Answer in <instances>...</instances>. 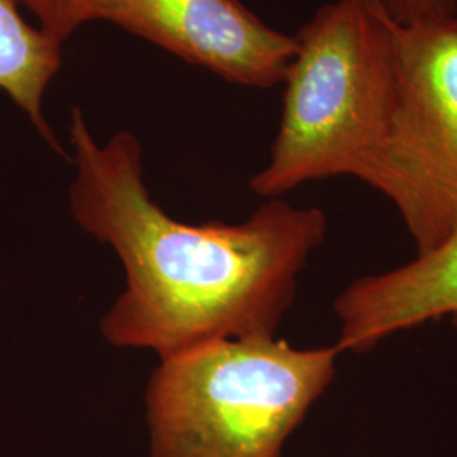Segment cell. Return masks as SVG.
I'll list each match as a JSON object with an SVG mask.
<instances>
[{"label": "cell", "mask_w": 457, "mask_h": 457, "mask_svg": "<svg viewBox=\"0 0 457 457\" xmlns=\"http://www.w3.org/2000/svg\"><path fill=\"white\" fill-rule=\"evenodd\" d=\"M70 143L73 219L111 245L126 271L124 292L100 322L109 343L166 360L204 344L277 334L302 270L326 241V213L270 198L243 224H187L149 195L132 132L98 145L75 107Z\"/></svg>", "instance_id": "1"}, {"label": "cell", "mask_w": 457, "mask_h": 457, "mask_svg": "<svg viewBox=\"0 0 457 457\" xmlns=\"http://www.w3.org/2000/svg\"><path fill=\"white\" fill-rule=\"evenodd\" d=\"M400 28L383 0H334L295 34L270 162L249 180L256 195L358 179L392 112Z\"/></svg>", "instance_id": "2"}, {"label": "cell", "mask_w": 457, "mask_h": 457, "mask_svg": "<svg viewBox=\"0 0 457 457\" xmlns=\"http://www.w3.org/2000/svg\"><path fill=\"white\" fill-rule=\"evenodd\" d=\"M343 353L285 339L204 344L162 360L146 390L151 457H283Z\"/></svg>", "instance_id": "3"}, {"label": "cell", "mask_w": 457, "mask_h": 457, "mask_svg": "<svg viewBox=\"0 0 457 457\" xmlns=\"http://www.w3.org/2000/svg\"><path fill=\"white\" fill-rule=\"evenodd\" d=\"M358 180L386 196L417 253L457 230V16L402 24L385 132Z\"/></svg>", "instance_id": "4"}, {"label": "cell", "mask_w": 457, "mask_h": 457, "mask_svg": "<svg viewBox=\"0 0 457 457\" xmlns=\"http://www.w3.org/2000/svg\"><path fill=\"white\" fill-rule=\"evenodd\" d=\"M87 22L104 21L249 88L283 83L295 36L262 22L241 0H87Z\"/></svg>", "instance_id": "5"}, {"label": "cell", "mask_w": 457, "mask_h": 457, "mask_svg": "<svg viewBox=\"0 0 457 457\" xmlns=\"http://www.w3.org/2000/svg\"><path fill=\"white\" fill-rule=\"evenodd\" d=\"M334 312L341 353H366L441 317H449L457 330V230L411 262L358 278L337 295Z\"/></svg>", "instance_id": "6"}, {"label": "cell", "mask_w": 457, "mask_h": 457, "mask_svg": "<svg viewBox=\"0 0 457 457\" xmlns=\"http://www.w3.org/2000/svg\"><path fill=\"white\" fill-rule=\"evenodd\" d=\"M63 65V45L29 24L17 0H0V90L29 117L39 136L65 156L43 114L49 85Z\"/></svg>", "instance_id": "7"}, {"label": "cell", "mask_w": 457, "mask_h": 457, "mask_svg": "<svg viewBox=\"0 0 457 457\" xmlns=\"http://www.w3.org/2000/svg\"><path fill=\"white\" fill-rule=\"evenodd\" d=\"M33 12L37 26L58 43L66 41L87 24V0H17Z\"/></svg>", "instance_id": "8"}, {"label": "cell", "mask_w": 457, "mask_h": 457, "mask_svg": "<svg viewBox=\"0 0 457 457\" xmlns=\"http://www.w3.org/2000/svg\"><path fill=\"white\" fill-rule=\"evenodd\" d=\"M400 24L441 21L457 16V0H383Z\"/></svg>", "instance_id": "9"}]
</instances>
